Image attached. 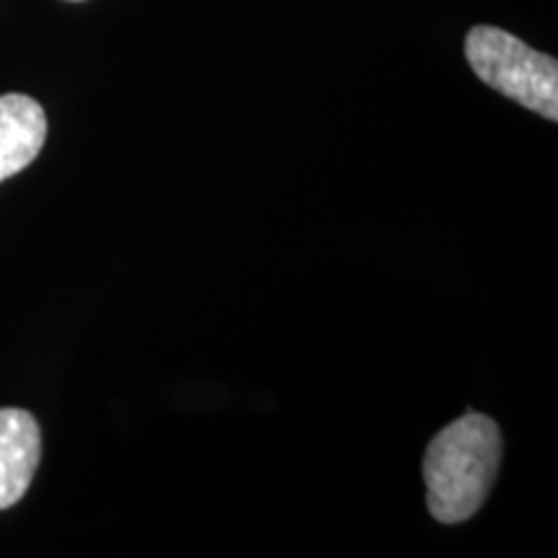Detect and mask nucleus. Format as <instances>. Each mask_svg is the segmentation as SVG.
Masks as SVG:
<instances>
[{"label":"nucleus","instance_id":"1","mask_svg":"<svg viewBox=\"0 0 558 558\" xmlns=\"http://www.w3.org/2000/svg\"><path fill=\"white\" fill-rule=\"evenodd\" d=\"M501 463V435L488 416L465 414L432 439L424 484L432 518L456 525L473 518L492 492Z\"/></svg>","mask_w":558,"mask_h":558},{"label":"nucleus","instance_id":"2","mask_svg":"<svg viewBox=\"0 0 558 558\" xmlns=\"http://www.w3.org/2000/svg\"><path fill=\"white\" fill-rule=\"evenodd\" d=\"M473 73L507 99L558 120V62L497 26H473L465 37Z\"/></svg>","mask_w":558,"mask_h":558},{"label":"nucleus","instance_id":"3","mask_svg":"<svg viewBox=\"0 0 558 558\" xmlns=\"http://www.w3.org/2000/svg\"><path fill=\"white\" fill-rule=\"evenodd\" d=\"M41 456L39 424L24 409H0V509L24 497Z\"/></svg>","mask_w":558,"mask_h":558},{"label":"nucleus","instance_id":"4","mask_svg":"<svg viewBox=\"0 0 558 558\" xmlns=\"http://www.w3.org/2000/svg\"><path fill=\"white\" fill-rule=\"evenodd\" d=\"M47 140V117L24 94L0 96V181L16 177L39 156Z\"/></svg>","mask_w":558,"mask_h":558}]
</instances>
